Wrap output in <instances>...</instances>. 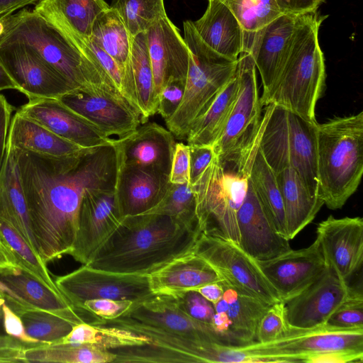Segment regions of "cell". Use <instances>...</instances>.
<instances>
[{
  "mask_svg": "<svg viewBox=\"0 0 363 363\" xmlns=\"http://www.w3.org/2000/svg\"><path fill=\"white\" fill-rule=\"evenodd\" d=\"M14 151L38 254L46 264L71 251L84 192L115 187L114 140L65 157Z\"/></svg>",
  "mask_w": 363,
  "mask_h": 363,
  "instance_id": "6da1fadb",
  "label": "cell"
},
{
  "mask_svg": "<svg viewBox=\"0 0 363 363\" xmlns=\"http://www.w3.org/2000/svg\"><path fill=\"white\" fill-rule=\"evenodd\" d=\"M198 226L160 214L123 218L86 265L102 270L149 276L194 250Z\"/></svg>",
  "mask_w": 363,
  "mask_h": 363,
  "instance_id": "7a4b0ae2",
  "label": "cell"
},
{
  "mask_svg": "<svg viewBox=\"0 0 363 363\" xmlns=\"http://www.w3.org/2000/svg\"><path fill=\"white\" fill-rule=\"evenodd\" d=\"M259 132L245 147L220 160L216 155L191 185L201 234L240 242L237 213L247 193L250 170L259 147Z\"/></svg>",
  "mask_w": 363,
  "mask_h": 363,
  "instance_id": "3957f363",
  "label": "cell"
},
{
  "mask_svg": "<svg viewBox=\"0 0 363 363\" xmlns=\"http://www.w3.org/2000/svg\"><path fill=\"white\" fill-rule=\"evenodd\" d=\"M327 16L317 11L298 15L290 49L276 82L261 96L262 106H281L317 122L315 109L325 84V66L318 31Z\"/></svg>",
  "mask_w": 363,
  "mask_h": 363,
  "instance_id": "277c9868",
  "label": "cell"
},
{
  "mask_svg": "<svg viewBox=\"0 0 363 363\" xmlns=\"http://www.w3.org/2000/svg\"><path fill=\"white\" fill-rule=\"evenodd\" d=\"M5 24L0 42L25 46L76 89L120 94L96 61L77 49L33 9H24L5 16Z\"/></svg>",
  "mask_w": 363,
  "mask_h": 363,
  "instance_id": "5b68a950",
  "label": "cell"
},
{
  "mask_svg": "<svg viewBox=\"0 0 363 363\" xmlns=\"http://www.w3.org/2000/svg\"><path fill=\"white\" fill-rule=\"evenodd\" d=\"M318 194L332 210L356 191L363 173V112L317 125Z\"/></svg>",
  "mask_w": 363,
  "mask_h": 363,
  "instance_id": "8992f818",
  "label": "cell"
},
{
  "mask_svg": "<svg viewBox=\"0 0 363 363\" xmlns=\"http://www.w3.org/2000/svg\"><path fill=\"white\" fill-rule=\"evenodd\" d=\"M266 121L259 148L274 174L293 168L312 196L319 195L317 125L281 106H265Z\"/></svg>",
  "mask_w": 363,
  "mask_h": 363,
  "instance_id": "52a82bcc",
  "label": "cell"
},
{
  "mask_svg": "<svg viewBox=\"0 0 363 363\" xmlns=\"http://www.w3.org/2000/svg\"><path fill=\"white\" fill-rule=\"evenodd\" d=\"M183 27L189 50L185 89L179 108L165 121L167 129L181 140L186 139L194 121L235 75L238 65V60L208 46L198 35L193 21H185Z\"/></svg>",
  "mask_w": 363,
  "mask_h": 363,
  "instance_id": "ba28073f",
  "label": "cell"
},
{
  "mask_svg": "<svg viewBox=\"0 0 363 363\" xmlns=\"http://www.w3.org/2000/svg\"><path fill=\"white\" fill-rule=\"evenodd\" d=\"M55 283L73 309L89 323L96 318L82 310L86 301L128 300L135 304L155 295L147 275L109 272L86 264L58 277Z\"/></svg>",
  "mask_w": 363,
  "mask_h": 363,
  "instance_id": "9c48e42d",
  "label": "cell"
},
{
  "mask_svg": "<svg viewBox=\"0 0 363 363\" xmlns=\"http://www.w3.org/2000/svg\"><path fill=\"white\" fill-rule=\"evenodd\" d=\"M193 252L208 262L221 279L235 289L271 305L281 301L257 261L238 244L201 234Z\"/></svg>",
  "mask_w": 363,
  "mask_h": 363,
  "instance_id": "30bf717a",
  "label": "cell"
},
{
  "mask_svg": "<svg viewBox=\"0 0 363 363\" xmlns=\"http://www.w3.org/2000/svg\"><path fill=\"white\" fill-rule=\"evenodd\" d=\"M236 75L239 83L238 96L222 134L213 145L219 160L247 145L262 125V104L252 54L240 53Z\"/></svg>",
  "mask_w": 363,
  "mask_h": 363,
  "instance_id": "8fae6325",
  "label": "cell"
},
{
  "mask_svg": "<svg viewBox=\"0 0 363 363\" xmlns=\"http://www.w3.org/2000/svg\"><path fill=\"white\" fill-rule=\"evenodd\" d=\"M114 188L87 189L81 201L77 230L68 255L88 264L123 219Z\"/></svg>",
  "mask_w": 363,
  "mask_h": 363,
  "instance_id": "7c38bea8",
  "label": "cell"
},
{
  "mask_svg": "<svg viewBox=\"0 0 363 363\" xmlns=\"http://www.w3.org/2000/svg\"><path fill=\"white\" fill-rule=\"evenodd\" d=\"M354 287L326 267L310 284L283 301L289 325L300 329L324 325Z\"/></svg>",
  "mask_w": 363,
  "mask_h": 363,
  "instance_id": "4fadbf2b",
  "label": "cell"
},
{
  "mask_svg": "<svg viewBox=\"0 0 363 363\" xmlns=\"http://www.w3.org/2000/svg\"><path fill=\"white\" fill-rule=\"evenodd\" d=\"M58 99L110 138H125L142 123L140 113L116 91L75 89Z\"/></svg>",
  "mask_w": 363,
  "mask_h": 363,
  "instance_id": "5bb4252c",
  "label": "cell"
},
{
  "mask_svg": "<svg viewBox=\"0 0 363 363\" xmlns=\"http://www.w3.org/2000/svg\"><path fill=\"white\" fill-rule=\"evenodd\" d=\"M0 62L28 100L58 99L75 90L61 75L23 45L0 42Z\"/></svg>",
  "mask_w": 363,
  "mask_h": 363,
  "instance_id": "9a60e30c",
  "label": "cell"
},
{
  "mask_svg": "<svg viewBox=\"0 0 363 363\" xmlns=\"http://www.w3.org/2000/svg\"><path fill=\"white\" fill-rule=\"evenodd\" d=\"M316 235L326 266L350 283L362 266V218L330 216L318 225Z\"/></svg>",
  "mask_w": 363,
  "mask_h": 363,
  "instance_id": "2e32d148",
  "label": "cell"
},
{
  "mask_svg": "<svg viewBox=\"0 0 363 363\" xmlns=\"http://www.w3.org/2000/svg\"><path fill=\"white\" fill-rule=\"evenodd\" d=\"M156 328L205 342L228 346L223 337L208 323L199 321L184 312L171 295L155 294L133 304L117 318Z\"/></svg>",
  "mask_w": 363,
  "mask_h": 363,
  "instance_id": "e0dca14e",
  "label": "cell"
},
{
  "mask_svg": "<svg viewBox=\"0 0 363 363\" xmlns=\"http://www.w3.org/2000/svg\"><path fill=\"white\" fill-rule=\"evenodd\" d=\"M221 298L213 305L215 313L211 325L230 347L257 342L259 323L272 306L244 294L224 281Z\"/></svg>",
  "mask_w": 363,
  "mask_h": 363,
  "instance_id": "ac0fdd59",
  "label": "cell"
},
{
  "mask_svg": "<svg viewBox=\"0 0 363 363\" xmlns=\"http://www.w3.org/2000/svg\"><path fill=\"white\" fill-rule=\"evenodd\" d=\"M176 143L169 130L147 122L126 137L114 139L118 162L169 177Z\"/></svg>",
  "mask_w": 363,
  "mask_h": 363,
  "instance_id": "d6986e66",
  "label": "cell"
},
{
  "mask_svg": "<svg viewBox=\"0 0 363 363\" xmlns=\"http://www.w3.org/2000/svg\"><path fill=\"white\" fill-rule=\"evenodd\" d=\"M16 112L45 126L58 136L84 148L112 144L114 140L58 99L28 100Z\"/></svg>",
  "mask_w": 363,
  "mask_h": 363,
  "instance_id": "ffe728a7",
  "label": "cell"
},
{
  "mask_svg": "<svg viewBox=\"0 0 363 363\" xmlns=\"http://www.w3.org/2000/svg\"><path fill=\"white\" fill-rule=\"evenodd\" d=\"M237 223L240 233L238 245L257 261L274 258L291 249L290 240L277 232L250 181L237 213Z\"/></svg>",
  "mask_w": 363,
  "mask_h": 363,
  "instance_id": "44dd1931",
  "label": "cell"
},
{
  "mask_svg": "<svg viewBox=\"0 0 363 363\" xmlns=\"http://www.w3.org/2000/svg\"><path fill=\"white\" fill-rule=\"evenodd\" d=\"M257 263L281 301L303 289L327 267L316 239L308 247L291 249L274 258L257 261Z\"/></svg>",
  "mask_w": 363,
  "mask_h": 363,
  "instance_id": "7402d4cb",
  "label": "cell"
},
{
  "mask_svg": "<svg viewBox=\"0 0 363 363\" xmlns=\"http://www.w3.org/2000/svg\"><path fill=\"white\" fill-rule=\"evenodd\" d=\"M145 33L158 99L169 79L186 80L189 50L179 30L167 16L155 23Z\"/></svg>",
  "mask_w": 363,
  "mask_h": 363,
  "instance_id": "603a6c76",
  "label": "cell"
},
{
  "mask_svg": "<svg viewBox=\"0 0 363 363\" xmlns=\"http://www.w3.org/2000/svg\"><path fill=\"white\" fill-rule=\"evenodd\" d=\"M169 185L168 176L117 162L115 191L123 217L143 214L153 208Z\"/></svg>",
  "mask_w": 363,
  "mask_h": 363,
  "instance_id": "cb8c5ba5",
  "label": "cell"
},
{
  "mask_svg": "<svg viewBox=\"0 0 363 363\" xmlns=\"http://www.w3.org/2000/svg\"><path fill=\"white\" fill-rule=\"evenodd\" d=\"M298 15L283 13L262 31L250 52L258 69L265 96L276 82L287 57Z\"/></svg>",
  "mask_w": 363,
  "mask_h": 363,
  "instance_id": "d4e9b609",
  "label": "cell"
},
{
  "mask_svg": "<svg viewBox=\"0 0 363 363\" xmlns=\"http://www.w3.org/2000/svg\"><path fill=\"white\" fill-rule=\"evenodd\" d=\"M155 294L174 295L212 282H221L213 267L193 251L149 275Z\"/></svg>",
  "mask_w": 363,
  "mask_h": 363,
  "instance_id": "484cf974",
  "label": "cell"
},
{
  "mask_svg": "<svg viewBox=\"0 0 363 363\" xmlns=\"http://www.w3.org/2000/svg\"><path fill=\"white\" fill-rule=\"evenodd\" d=\"M193 24L208 46L229 59L238 60L242 51L243 33L238 19L223 2L208 1L206 11Z\"/></svg>",
  "mask_w": 363,
  "mask_h": 363,
  "instance_id": "4316f807",
  "label": "cell"
},
{
  "mask_svg": "<svg viewBox=\"0 0 363 363\" xmlns=\"http://www.w3.org/2000/svg\"><path fill=\"white\" fill-rule=\"evenodd\" d=\"M0 218L11 225L38 254L19 179L15 151L8 143L0 174Z\"/></svg>",
  "mask_w": 363,
  "mask_h": 363,
  "instance_id": "83f0119b",
  "label": "cell"
},
{
  "mask_svg": "<svg viewBox=\"0 0 363 363\" xmlns=\"http://www.w3.org/2000/svg\"><path fill=\"white\" fill-rule=\"evenodd\" d=\"M109 7L104 0H40L33 10L59 31L89 38L94 21Z\"/></svg>",
  "mask_w": 363,
  "mask_h": 363,
  "instance_id": "f1b7e54d",
  "label": "cell"
},
{
  "mask_svg": "<svg viewBox=\"0 0 363 363\" xmlns=\"http://www.w3.org/2000/svg\"><path fill=\"white\" fill-rule=\"evenodd\" d=\"M7 143L16 150L55 157L74 156L88 149L58 136L18 112L11 118Z\"/></svg>",
  "mask_w": 363,
  "mask_h": 363,
  "instance_id": "f546056e",
  "label": "cell"
},
{
  "mask_svg": "<svg viewBox=\"0 0 363 363\" xmlns=\"http://www.w3.org/2000/svg\"><path fill=\"white\" fill-rule=\"evenodd\" d=\"M281 194L288 239H294L311 223L324 204L320 195L312 196L297 172L286 167L275 174Z\"/></svg>",
  "mask_w": 363,
  "mask_h": 363,
  "instance_id": "4dcf8cb0",
  "label": "cell"
},
{
  "mask_svg": "<svg viewBox=\"0 0 363 363\" xmlns=\"http://www.w3.org/2000/svg\"><path fill=\"white\" fill-rule=\"evenodd\" d=\"M0 280L32 307L61 315L82 318L60 292L16 265L0 267Z\"/></svg>",
  "mask_w": 363,
  "mask_h": 363,
  "instance_id": "1f68e13d",
  "label": "cell"
},
{
  "mask_svg": "<svg viewBox=\"0 0 363 363\" xmlns=\"http://www.w3.org/2000/svg\"><path fill=\"white\" fill-rule=\"evenodd\" d=\"M238 90L235 74L191 125L186 138L188 145H213L225 128Z\"/></svg>",
  "mask_w": 363,
  "mask_h": 363,
  "instance_id": "d6a6232c",
  "label": "cell"
},
{
  "mask_svg": "<svg viewBox=\"0 0 363 363\" xmlns=\"http://www.w3.org/2000/svg\"><path fill=\"white\" fill-rule=\"evenodd\" d=\"M89 38L133 79L130 60L132 36L114 8L110 6L98 16Z\"/></svg>",
  "mask_w": 363,
  "mask_h": 363,
  "instance_id": "836d02e7",
  "label": "cell"
},
{
  "mask_svg": "<svg viewBox=\"0 0 363 363\" xmlns=\"http://www.w3.org/2000/svg\"><path fill=\"white\" fill-rule=\"evenodd\" d=\"M130 60L138 111L145 123L158 107L145 32L132 37Z\"/></svg>",
  "mask_w": 363,
  "mask_h": 363,
  "instance_id": "e575fe53",
  "label": "cell"
},
{
  "mask_svg": "<svg viewBox=\"0 0 363 363\" xmlns=\"http://www.w3.org/2000/svg\"><path fill=\"white\" fill-rule=\"evenodd\" d=\"M249 181L277 232L289 240L284 207L276 175L259 147L250 170Z\"/></svg>",
  "mask_w": 363,
  "mask_h": 363,
  "instance_id": "d590c367",
  "label": "cell"
},
{
  "mask_svg": "<svg viewBox=\"0 0 363 363\" xmlns=\"http://www.w3.org/2000/svg\"><path fill=\"white\" fill-rule=\"evenodd\" d=\"M223 3L230 9L242 28V52L250 53L264 28L283 14L275 0H228Z\"/></svg>",
  "mask_w": 363,
  "mask_h": 363,
  "instance_id": "8d00e7d4",
  "label": "cell"
},
{
  "mask_svg": "<svg viewBox=\"0 0 363 363\" xmlns=\"http://www.w3.org/2000/svg\"><path fill=\"white\" fill-rule=\"evenodd\" d=\"M26 362L108 363L116 355L89 344L51 343L31 345L24 349Z\"/></svg>",
  "mask_w": 363,
  "mask_h": 363,
  "instance_id": "74e56055",
  "label": "cell"
},
{
  "mask_svg": "<svg viewBox=\"0 0 363 363\" xmlns=\"http://www.w3.org/2000/svg\"><path fill=\"white\" fill-rule=\"evenodd\" d=\"M148 338L128 329L81 323L55 343L89 344L105 350L146 344Z\"/></svg>",
  "mask_w": 363,
  "mask_h": 363,
  "instance_id": "f35d334b",
  "label": "cell"
},
{
  "mask_svg": "<svg viewBox=\"0 0 363 363\" xmlns=\"http://www.w3.org/2000/svg\"><path fill=\"white\" fill-rule=\"evenodd\" d=\"M0 245L13 265L32 274L45 284L60 292L36 252L6 221L0 218Z\"/></svg>",
  "mask_w": 363,
  "mask_h": 363,
  "instance_id": "ab89813d",
  "label": "cell"
},
{
  "mask_svg": "<svg viewBox=\"0 0 363 363\" xmlns=\"http://www.w3.org/2000/svg\"><path fill=\"white\" fill-rule=\"evenodd\" d=\"M26 333L43 343H55L70 333L74 326L86 323L41 309H30L20 315Z\"/></svg>",
  "mask_w": 363,
  "mask_h": 363,
  "instance_id": "60d3db41",
  "label": "cell"
},
{
  "mask_svg": "<svg viewBox=\"0 0 363 363\" xmlns=\"http://www.w3.org/2000/svg\"><path fill=\"white\" fill-rule=\"evenodd\" d=\"M111 6L120 14L132 37L146 32L167 16L164 0H114Z\"/></svg>",
  "mask_w": 363,
  "mask_h": 363,
  "instance_id": "b9f144b4",
  "label": "cell"
},
{
  "mask_svg": "<svg viewBox=\"0 0 363 363\" xmlns=\"http://www.w3.org/2000/svg\"><path fill=\"white\" fill-rule=\"evenodd\" d=\"M196 201L189 182L170 185L162 201L143 214L166 215L186 224L198 226Z\"/></svg>",
  "mask_w": 363,
  "mask_h": 363,
  "instance_id": "7bdbcfd3",
  "label": "cell"
},
{
  "mask_svg": "<svg viewBox=\"0 0 363 363\" xmlns=\"http://www.w3.org/2000/svg\"><path fill=\"white\" fill-rule=\"evenodd\" d=\"M325 325L342 329L363 328L362 287H354L349 297L330 315Z\"/></svg>",
  "mask_w": 363,
  "mask_h": 363,
  "instance_id": "ee69618b",
  "label": "cell"
},
{
  "mask_svg": "<svg viewBox=\"0 0 363 363\" xmlns=\"http://www.w3.org/2000/svg\"><path fill=\"white\" fill-rule=\"evenodd\" d=\"M283 301L272 304L264 314L258 325L257 342L264 343L284 336L290 330Z\"/></svg>",
  "mask_w": 363,
  "mask_h": 363,
  "instance_id": "f6af8a7d",
  "label": "cell"
},
{
  "mask_svg": "<svg viewBox=\"0 0 363 363\" xmlns=\"http://www.w3.org/2000/svg\"><path fill=\"white\" fill-rule=\"evenodd\" d=\"M179 307L192 318L211 324L215 313L213 305L196 291L171 295Z\"/></svg>",
  "mask_w": 363,
  "mask_h": 363,
  "instance_id": "bcb514c9",
  "label": "cell"
},
{
  "mask_svg": "<svg viewBox=\"0 0 363 363\" xmlns=\"http://www.w3.org/2000/svg\"><path fill=\"white\" fill-rule=\"evenodd\" d=\"M186 80L169 79L158 94L157 113L169 119L179 108L184 92Z\"/></svg>",
  "mask_w": 363,
  "mask_h": 363,
  "instance_id": "7dc6e473",
  "label": "cell"
},
{
  "mask_svg": "<svg viewBox=\"0 0 363 363\" xmlns=\"http://www.w3.org/2000/svg\"><path fill=\"white\" fill-rule=\"evenodd\" d=\"M133 304V302L128 300L91 299L83 303L82 310L100 319L102 323L104 321L114 320L121 316Z\"/></svg>",
  "mask_w": 363,
  "mask_h": 363,
  "instance_id": "c3c4849f",
  "label": "cell"
},
{
  "mask_svg": "<svg viewBox=\"0 0 363 363\" xmlns=\"http://www.w3.org/2000/svg\"><path fill=\"white\" fill-rule=\"evenodd\" d=\"M189 183L193 185L212 162L216 154L213 146H189Z\"/></svg>",
  "mask_w": 363,
  "mask_h": 363,
  "instance_id": "681fc988",
  "label": "cell"
},
{
  "mask_svg": "<svg viewBox=\"0 0 363 363\" xmlns=\"http://www.w3.org/2000/svg\"><path fill=\"white\" fill-rule=\"evenodd\" d=\"M189 146L177 143L169 174L170 183L189 182Z\"/></svg>",
  "mask_w": 363,
  "mask_h": 363,
  "instance_id": "f907efd6",
  "label": "cell"
},
{
  "mask_svg": "<svg viewBox=\"0 0 363 363\" xmlns=\"http://www.w3.org/2000/svg\"><path fill=\"white\" fill-rule=\"evenodd\" d=\"M3 325L6 334L26 344H47L30 337L26 332L23 323L18 315L4 304L2 308Z\"/></svg>",
  "mask_w": 363,
  "mask_h": 363,
  "instance_id": "816d5d0a",
  "label": "cell"
},
{
  "mask_svg": "<svg viewBox=\"0 0 363 363\" xmlns=\"http://www.w3.org/2000/svg\"><path fill=\"white\" fill-rule=\"evenodd\" d=\"M15 108L0 94V174L4 164L6 148L9 130L11 121V113Z\"/></svg>",
  "mask_w": 363,
  "mask_h": 363,
  "instance_id": "f5cc1de1",
  "label": "cell"
},
{
  "mask_svg": "<svg viewBox=\"0 0 363 363\" xmlns=\"http://www.w3.org/2000/svg\"><path fill=\"white\" fill-rule=\"evenodd\" d=\"M363 352H330L309 356L307 363H361Z\"/></svg>",
  "mask_w": 363,
  "mask_h": 363,
  "instance_id": "db71d44e",
  "label": "cell"
},
{
  "mask_svg": "<svg viewBox=\"0 0 363 363\" xmlns=\"http://www.w3.org/2000/svg\"><path fill=\"white\" fill-rule=\"evenodd\" d=\"M283 13L301 15L317 11L325 0H275Z\"/></svg>",
  "mask_w": 363,
  "mask_h": 363,
  "instance_id": "11a10c76",
  "label": "cell"
},
{
  "mask_svg": "<svg viewBox=\"0 0 363 363\" xmlns=\"http://www.w3.org/2000/svg\"><path fill=\"white\" fill-rule=\"evenodd\" d=\"M0 295L4 299L5 304L18 315L26 311L35 309L1 280H0Z\"/></svg>",
  "mask_w": 363,
  "mask_h": 363,
  "instance_id": "9f6ffc18",
  "label": "cell"
},
{
  "mask_svg": "<svg viewBox=\"0 0 363 363\" xmlns=\"http://www.w3.org/2000/svg\"><path fill=\"white\" fill-rule=\"evenodd\" d=\"M195 291L215 305L221 298L224 289L221 282H212L204 284Z\"/></svg>",
  "mask_w": 363,
  "mask_h": 363,
  "instance_id": "6f0895ef",
  "label": "cell"
},
{
  "mask_svg": "<svg viewBox=\"0 0 363 363\" xmlns=\"http://www.w3.org/2000/svg\"><path fill=\"white\" fill-rule=\"evenodd\" d=\"M27 347H0V363L26 362L24 358V349Z\"/></svg>",
  "mask_w": 363,
  "mask_h": 363,
  "instance_id": "680465c9",
  "label": "cell"
},
{
  "mask_svg": "<svg viewBox=\"0 0 363 363\" xmlns=\"http://www.w3.org/2000/svg\"><path fill=\"white\" fill-rule=\"evenodd\" d=\"M40 0H0V17L7 16L14 13L30 4H36Z\"/></svg>",
  "mask_w": 363,
  "mask_h": 363,
  "instance_id": "91938a15",
  "label": "cell"
},
{
  "mask_svg": "<svg viewBox=\"0 0 363 363\" xmlns=\"http://www.w3.org/2000/svg\"><path fill=\"white\" fill-rule=\"evenodd\" d=\"M5 89L18 90V89L0 62V91Z\"/></svg>",
  "mask_w": 363,
  "mask_h": 363,
  "instance_id": "94428289",
  "label": "cell"
},
{
  "mask_svg": "<svg viewBox=\"0 0 363 363\" xmlns=\"http://www.w3.org/2000/svg\"><path fill=\"white\" fill-rule=\"evenodd\" d=\"M8 265H13L8 256L5 253L3 247L0 245V267H6Z\"/></svg>",
  "mask_w": 363,
  "mask_h": 363,
  "instance_id": "6125c7cd",
  "label": "cell"
},
{
  "mask_svg": "<svg viewBox=\"0 0 363 363\" xmlns=\"http://www.w3.org/2000/svg\"><path fill=\"white\" fill-rule=\"evenodd\" d=\"M6 335L3 325V315H0V335Z\"/></svg>",
  "mask_w": 363,
  "mask_h": 363,
  "instance_id": "be15d7a7",
  "label": "cell"
},
{
  "mask_svg": "<svg viewBox=\"0 0 363 363\" xmlns=\"http://www.w3.org/2000/svg\"><path fill=\"white\" fill-rule=\"evenodd\" d=\"M4 304H5L4 299L0 295V315H3L2 308Z\"/></svg>",
  "mask_w": 363,
  "mask_h": 363,
  "instance_id": "e7e4bbea",
  "label": "cell"
},
{
  "mask_svg": "<svg viewBox=\"0 0 363 363\" xmlns=\"http://www.w3.org/2000/svg\"><path fill=\"white\" fill-rule=\"evenodd\" d=\"M208 1H211V0H208ZM217 1H220L221 2H224V1H228V0H217Z\"/></svg>",
  "mask_w": 363,
  "mask_h": 363,
  "instance_id": "03108f58",
  "label": "cell"
}]
</instances>
